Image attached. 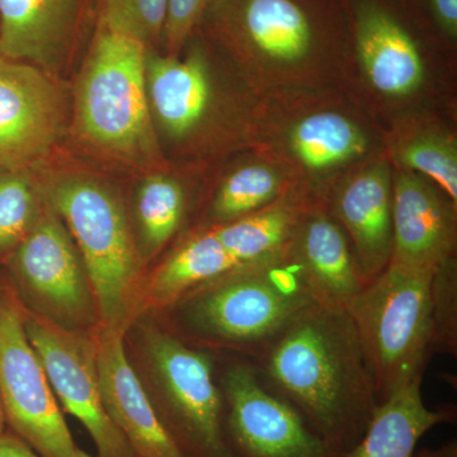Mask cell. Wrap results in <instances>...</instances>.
I'll return each instance as SVG.
<instances>
[{"label": "cell", "mask_w": 457, "mask_h": 457, "mask_svg": "<svg viewBox=\"0 0 457 457\" xmlns=\"http://www.w3.org/2000/svg\"><path fill=\"white\" fill-rule=\"evenodd\" d=\"M433 270L389 263L347 311L368 361L378 404L423 380L433 357Z\"/></svg>", "instance_id": "7"}, {"label": "cell", "mask_w": 457, "mask_h": 457, "mask_svg": "<svg viewBox=\"0 0 457 457\" xmlns=\"http://www.w3.org/2000/svg\"><path fill=\"white\" fill-rule=\"evenodd\" d=\"M245 360L339 457L362 440L380 407L347 312L312 303Z\"/></svg>", "instance_id": "2"}, {"label": "cell", "mask_w": 457, "mask_h": 457, "mask_svg": "<svg viewBox=\"0 0 457 457\" xmlns=\"http://www.w3.org/2000/svg\"><path fill=\"white\" fill-rule=\"evenodd\" d=\"M145 44L97 25L74 93L78 137L95 152L131 167L163 163L146 93Z\"/></svg>", "instance_id": "4"}, {"label": "cell", "mask_w": 457, "mask_h": 457, "mask_svg": "<svg viewBox=\"0 0 457 457\" xmlns=\"http://www.w3.org/2000/svg\"><path fill=\"white\" fill-rule=\"evenodd\" d=\"M312 302L287 248L243 263L201 285L170 306L189 338L252 356Z\"/></svg>", "instance_id": "5"}, {"label": "cell", "mask_w": 457, "mask_h": 457, "mask_svg": "<svg viewBox=\"0 0 457 457\" xmlns=\"http://www.w3.org/2000/svg\"><path fill=\"white\" fill-rule=\"evenodd\" d=\"M40 186L79 251L101 326L125 327L135 303L141 258L121 198L104 180L87 174L53 173Z\"/></svg>", "instance_id": "6"}, {"label": "cell", "mask_w": 457, "mask_h": 457, "mask_svg": "<svg viewBox=\"0 0 457 457\" xmlns=\"http://www.w3.org/2000/svg\"><path fill=\"white\" fill-rule=\"evenodd\" d=\"M318 198L321 196L312 189L295 183L278 200L257 212L212 228L237 263H251L285 251L303 216Z\"/></svg>", "instance_id": "22"}, {"label": "cell", "mask_w": 457, "mask_h": 457, "mask_svg": "<svg viewBox=\"0 0 457 457\" xmlns=\"http://www.w3.org/2000/svg\"><path fill=\"white\" fill-rule=\"evenodd\" d=\"M77 457H90V456L88 455V453H84V451L78 449Z\"/></svg>", "instance_id": "35"}, {"label": "cell", "mask_w": 457, "mask_h": 457, "mask_svg": "<svg viewBox=\"0 0 457 457\" xmlns=\"http://www.w3.org/2000/svg\"><path fill=\"white\" fill-rule=\"evenodd\" d=\"M187 197L179 179L152 174L141 182L137 195L141 261L152 260L179 233L186 215Z\"/></svg>", "instance_id": "26"}, {"label": "cell", "mask_w": 457, "mask_h": 457, "mask_svg": "<svg viewBox=\"0 0 457 457\" xmlns=\"http://www.w3.org/2000/svg\"><path fill=\"white\" fill-rule=\"evenodd\" d=\"M198 29L261 99L345 90L347 0H213Z\"/></svg>", "instance_id": "1"}, {"label": "cell", "mask_w": 457, "mask_h": 457, "mask_svg": "<svg viewBox=\"0 0 457 457\" xmlns=\"http://www.w3.org/2000/svg\"><path fill=\"white\" fill-rule=\"evenodd\" d=\"M0 396L12 431L41 457H77L59 402L32 347L22 303L0 285Z\"/></svg>", "instance_id": "11"}, {"label": "cell", "mask_w": 457, "mask_h": 457, "mask_svg": "<svg viewBox=\"0 0 457 457\" xmlns=\"http://www.w3.org/2000/svg\"><path fill=\"white\" fill-rule=\"evenodd\" d=\"M327 201L369 285L386 269L393 254V165L386 152L345 174Z\"/></svg>", "instance_id": "16"}, {"label": "cell", "mask_w": 457, "mask_h": 457, "mask_svg": "<svg viewBox=\"0 0 457 457\" xmlns=\"http://www.w3.org/2000/svg\"><path fill=\"white\" fill-rule=\"evenodd\" d=\"M0 457H41L14 432L0 435Z\"/></svg>", "instance_id": "32"}, {"label": "cell", "mask_w": 457, "mask_h": 457, "mask_svg": "<svg viewBox=\"0 0 457 457\" xmlns=\"http://www.w3.org/2000/svg\"><path fill=\"white\" fill-rule=\"evenodd\" d=\"M431 352L457 356V260L433 270L431 284Z\"/></svg>", "instance_id": "29"}, {"label": "cell", "mask_w": 457, "mask_h": 457, "mask_svg": "<svg viewBox=\"0 0 457 457\" xmlns=\"http://www.w3.org/2000/svg\"><path fill=\"white\" fill-rule=\"evenodd\" d=\"M385 147L396 170L420 174L457 204V143L453 131L440 122L411 116L385 141Z\"/></svg>", "instance_id": "24"}, {"label": "cell", "mask_w": 457, "mask_h": 457, "mask_svg": "<svg viewBox=\"0 0 457 457\" xmlns=\"http://www.w3.org/2000/svg\"><path fill=\"white\" fill-rule=\"evenodd\" d=\"M79 0H0V54L54 71L62 62Z\"/></svg>", "instance_id": "20"}, {"label": "cell", "mask_w": 457, "mask_h": 457, "mask_svg": "<svg viewBox=\"0 0 457 457\" xmlns=\"http://www.w3.org/2000/svg\"><path fill=\"white\" fill-rule=\"evenodd\" d=\"M23 312L27 337L40 357L57 402L86 427L98 457H135L102 400L95 333L73 332L25 308Z\"/></svg>", "instance_id": "14"}, {"label": "cell", "mask_w": 457, "mask_h": 457, "mask_svg": "<svg viewBox=\"0 0 457 457\" xmlns=\"http://www.w3.org/2000/svg\"><path fill=\"white\" fill-rule=\"evenodd\" d=\"M239 263L222 246L212 227L192 234L156 269L146 290L150 308L168 309L201 285Z\"/></svg>", "instance_id": "23"}, {"label": "cell", "mask_w": 457, "mask_h": 457, "mask_svg": "<svg viewBox=\"0 0 457 457\" xmlns=\"http://www.w3.org/2000/svg\"><path fill=\"white\" fill-rule=\"evenodd\" d=\"M422 381H414L380 404L362 440L345 457H414L427 432L455 423V405L427 407Z\"/></svg>", "instance_id": "21"}, {"label": "cell", "mask_w": 457, "mask_h": 457, "mask_svg": "<svg viewBox=\"0 0 457 457\" xmlns=\"http://www.w3.org/2000/svg\"><path fill=\"white\" fill-rule=\"evenodd\" d=\"M293 185L282 165L255 152L254 159L237 165L221 180L210 204L209 227L245 218L278 200Z\"/></svg>", "instance_id": "25"}, {"label": "cell", "mask_w": 457, "mask_h": 457, "mask_svg": "<svg viewBox=\"0 0 457 457\" xmlns=\"http://www.w3.org/2000/svg\"><path fill=\"white\" fill-rule=\"evenodd\" d=\"M5 261L9 286L26 311L73 332L93 333L101 324L79 251L46 200L35 227Z\"/></svg>", "instance_id": "10"}, {"label": "cell", "mask_w": 457, "mask_h": 457, "mask_svg": "<svg viewBox=\"0 0 457 457\" xmlns=\"http://www.w3.org/2000/svg\"><path fill=\"white\" fill-rule=\"evenodd\" d=\"M146 93L153 119L179 145L219 141L253 149L263 102L252 90H222L209 51L195 42L185 56L147 51Z\"/></svg>", "instance_id": "8"}, {"label": "cell", "mask_w": 457, "mask_h": 457, "mask_svg": "<svg viewBox=\"0 0 457 457\" xmlns=\"http://www.w3.org/2000/svg\"><path fill=\"white\" fill-rule=\"evenodd\" d=\"M64 90L49 71L0 54V167L33 170L64 131Z\"/></svg>", "instance_id": "15"}, {"label": "cell", "mask_w": 457, "mask_h": 457, "mask_svg": "<svg viewBox=\"0 0 457 457\" xmlns=\"http://www.w3.org/2000/svg\"><path fill=\"white\" fill-rule=\"evenodd\" d=\"M102 400L135 457H183L156 413L125 351V327L95 332Z\"/></svg>", "instance_id": "19"}, {"label": "cell", "mask_w": 457, "mask_h": 457, "mask_svg": "<svg viewBox=\"0 0 457 457\" xmlns=\"http://www.w3.org/2000/svg\"><path fill=\"white\" fill-rule=\"evenodd\" d=\"M7 420H5L4 407H3L2 396H0V435L5 432Z\"/></svg>", "instance_id": "34"}, {"label": "cell", "mask_w": 457, "mask_h": 457, "mask_svg": "<svg viewBox=\"0 0 457 457\" xmlns=\"http://www.w3.org/2000/svg\"><path fill=\"white\" fill-rule=\"evenodd\" d=\"M287 252L312 302L347 312L368 286L350 239L327 198H318L303 216Z\"/></svg>", "instance_id": "18"}, {"label": "cell", "mask_w": 457, "mask_h": 457, "mask_svg": "<svg viewBox=\"0 0 457 457\" xmlns=\"http://www.w3.org/2000/svg\"><path fill=\"white\" fill-rule=\"evenodd\" d=\"M225 435L236 457H339L237 356L222 371Z\"/></svg>", "instance_id": "13"}, {"label": "cell", "mask_w": 457, "mask_h": 457, "mask_svg": "<svg viewBox=\"0 0 457 457\" xmlns=\"http://www.w3.org/2000/svg\"><path fill=\"white\" fill-rule=\"evenodd\" d=\"M213 0H168L163 42L167 55L179 56L187 46Z\"/></svg>", "instance_id": "31"}, {"label": "cell", "mask_w": 457, "mask_h": 457, "mask_svg": "<svg viewBox=\"0 0 457 457\" xmlns=\"http://www.w3.org/2000/svg\"><path fill=\"white\" fill-rule=\"evenodd\" d=\"M262 101L254 152L319 196L327 198L345 174L385 152L381 132L343 90Z\"/></svg>", "instance_id": "3"}, {"label": "cell", "mask_w": 457, "mask_h": 457, "mask_svg": "<svg viewBox=\"0 0 457 457\" xmlns=\"http://www.w3.org/2000/svg\"><path fill=\"white\" fill-rule=\"evenodd\" d=\"M427 38L455 49L457 44V0H399Z\"/></svg>", "instance_id": "30"}, {"label": "cell", "mask_w": 457, "mask_h": 457, "mask_svg": "<svg viewBox=\"0 0 457 457\" xmlns=\"http://www.w3.org/2000/svg\"><path fill=\"white\" fill-rule=\"evenodd\" d=\"M457 204L420 174L393 170L390 263L436 270L456 257Z\"/></svg>", "instance_id": "17"}, {"label": "cell", "mask_w": 457, "mask_h": 457, "mask_svg": "<svg viewBox=\"0 0 457 457\" xmlns=\"http://www.w3.org/2000/svg\"><path fill=\"white\" fill-rule=\"evenodd\" d=\"M147 363L158 386L159 420L183 457H236L224 425V399L209 351L168 330L149 328Z\"/></svg>", "instance_id": "9"}, {"label": "cell", "mask_w": 457, "mask_h": 457, "mask_svg": "<svg viewBox=\"0 0 457 457\" xmlns=\"http://www.w3.org/2000/svg\"><path fill=\"white\" fill-rule=\"evenodd\" d=\"M414 457H457V440L453 438L435 449L425 447V449L416 450Z\"/></svg>", "instance_id": "33"}, {"label": "cell", "mask_w": 457, "mask_h": 457, "mask_svg": "<svg viewBox=\"0 0 457 457\" xmlns=\"http://www.w3.org/2000/svg\"><path fill=\"white\" fill-rule=\"evenodd\" d=\"M168 0H99L98 23L153 47L163 41Z\"/></svg>", "instance_id": "28"}, {"label": "cell", "mask_w": 457, "mask_h": 457, "mask_svg": "<svg viewBox=\"0 0 457 457\" xmlns=\"http://www.w3.org/2000/svg\"><path fill=\"white\" fill-rule=\"evenodd\" d=\"M33 170L0 167V258L7 260L35 227L45 198Z\"/></svg>", "instance_id": "27"}, {"label": "cell", "mask_w": 457, "mask_h": 457, "mask_svg": "<svg viewBox=\"0 0 457 457\" xmlns=\"http://www.w3.org/2000/svg\"><path fill=\"white\" fill-rule=\"evenodd\" d=\"M351 68L376 97L417 98L427 84L423 38L399 0H347Z\"/></svg>", "instance_id": "12"}]
</instances>
